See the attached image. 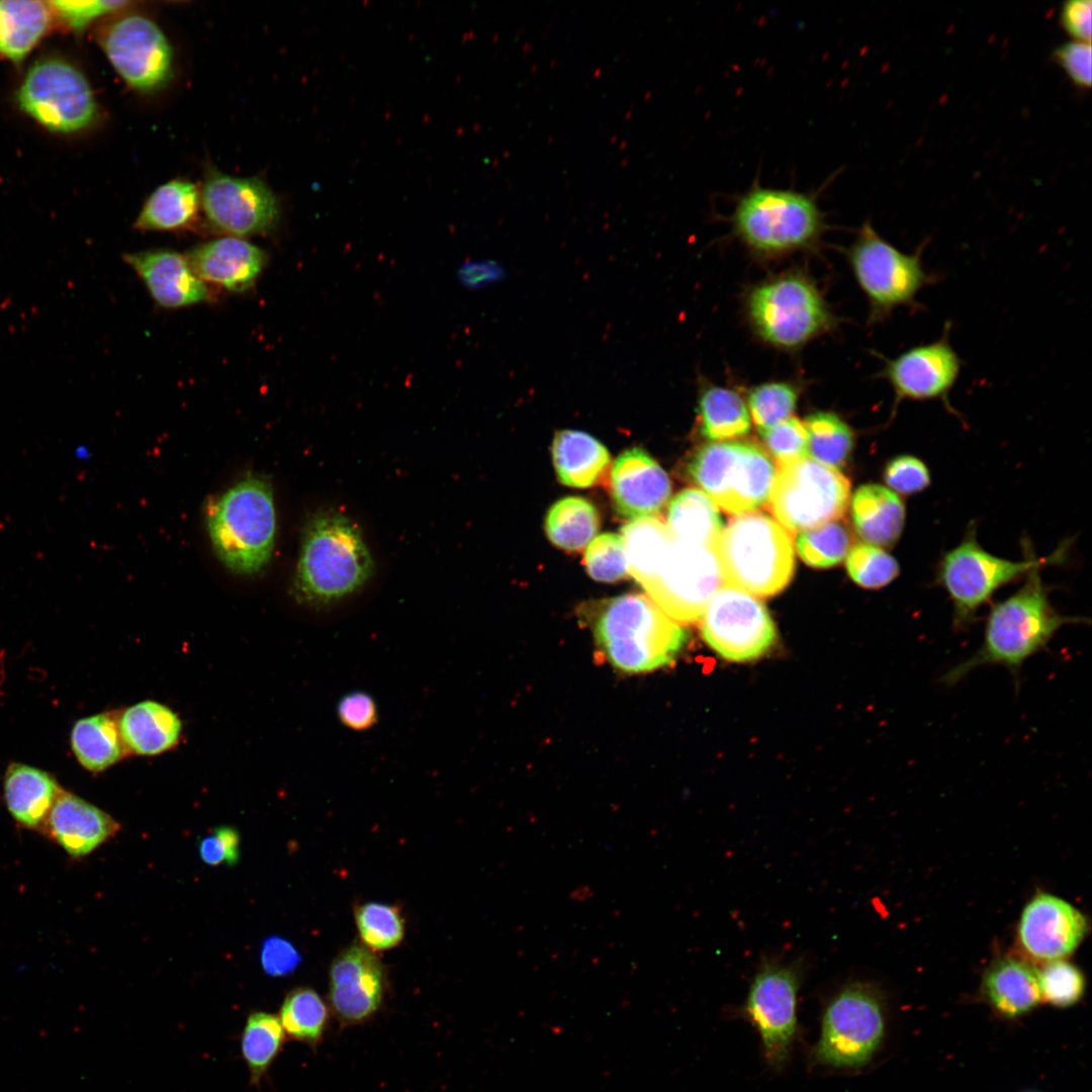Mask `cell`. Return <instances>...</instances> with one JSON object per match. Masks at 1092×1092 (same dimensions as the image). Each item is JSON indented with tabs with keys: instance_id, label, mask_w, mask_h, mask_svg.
I'll list each match as a JSON object with an SVG mask.
<instances>
[{
	"instance_id": "d4e9b609",
	"label": "cell",
	"mask_w": 1092,
	"mask_h": 1092,
	"mask_svg": "<svg viewBox=\"0 0 1092 1092\" xmlns=\"http://www.w3.org/2000/svg\"><path fill=\"white\" fill-rule=\"evenodd\" d=\"M124 260L144 281L152 297L164 307L188 306L208 297L204 282L192 270L186 257L177 252L143 251L126 254Z\"/></svg>"
},
{
	"instance_id": "44dd1931",
	"label": "cell",
	"mask_w": 1092,
	"mask_h": 1092,
	"mask_svg": "<svg viewBox=\"0 0 1092 1092\" xmlns=\"http://www.w3.org/2000/svg\"><path fill=\"white\" fill-rule=\"evenodd\" d=\"M1087 932L1083 913L1067 901L1040 893L1024 907L1018 925L1022 949L1041 962L1063 960L1081 943Z\"/></svg>"
},
{
	"instance_id": "52a82bcc",
	"label": "cell",
	"mask_w": 1092,
	"mask_h": 1092,
	"mask_svg": "<svg viewBox=\"0 0 1092 1092\" xmlns=\"http://www.w3.org/2000/svg\"><path fill=\"white\" fill-rule=\"evenodd\" d=\"M926 243L908 254L883 238L867 220L857 230L846 250L853 277L864 294L868 325L886 322L899 307L916 312L923 310L919 292L939 280V275L923 265Z\"/></svg>"
},
{
	"instance_id": "30bf717a",
	"label": "cell",
	"mask_w": 1092,
	"mask_h": 1092,
	"mask_svg": "<svg viewBox=\"0 0 1092 1092\" xmlns=\"http://www.w3.org/2000/svg\"><path fill=\"white\" fill-rule=\"evenodd\" d=\"M975 534L970 529L963 541L943 555L938 566L937 582L952 604L956 631L968 629L999 588L1060 557L1055 554L1038 559L1029 554L1022 561L1004 559L982 548Z\"/></svg>"
},
{
	"instance_id": "7a4b0ae2",
	"label": "cell",
	"mask_w": 1092,
	"mask_h": 1092,
	"mask_svg": "<svg viewBox=\"0 0 1092 1092\" xmlns=\"http://www.w3.org/2000/svg\"><path fill=\"white\" fill-rule=\"evenodd\" d=\"M373 569L358 526L339 511H321L304 529L292 595L308 608L330 609L359 592Z\"/></svg>"
},
{
	"instance_id": "d590c367",
	"label": "cell",
	"mask_w": 1092,
	"mask_h": 1092,
	"mask_svg": "<svg viewBox=\"0 0 1092 1092\" xmlns=\"http://www.w3.org/2000/svg\"><path fill=\"white\" fill-rule=\"evenodd\" d=\"M628 571L641 585L656 572L674 540L667 525L656 518L634 520L622 529Z\"/></svg>"
},
{
	"instance_id": "f5cc1de1",
	"label": "cell",
	"mask_w": 1092,
	"mask_h": 1092,
	"mask_svg": "<svg viewBox=\"0 0 1092 1092\" xmlns=\"http://www.w3.org/2000/svg\"><path fill=\"white\" fill-rule=\"evenodd\" d=\"M340 722L354 731L371 728L377 721V706L373 698L362 691H354L343 696L337 705Z\"/></svg>"
},
{
	"instance_id": "bcb514c9",
	"label": "cell",
	"mask_w": 1092,
	"mask_h": 1092,
	"mask_svg": "<svg viewBox=\"0 0 1092 1092\" xmlns=\"http://www.w3.org/2000/svg\"><path fill=\"white\" fill-rule=\"evenodd\" d=\"M584 565L598 581L615 582L625 578L629 571L622 537L613 533L595 537L586 548Z\"/></svg>"
},
{
	"instance_id": "ab89813d",
	"label": "cell",
	"mask_w": 1092,
	"mask_h": 1092,
	"mask_svg": "<svg viewBox=\"0 0 1092 1092\" xmlns=\"http://www.w3.org/2000/svg\"><path fill=\"white\" fill-rule=\"evenodd\" d=\"M803 423L809 454L821 464L833 468L843 466L853 446L849 426L836 414L824 411L808 415Z\"/></svg>"
},
{
	"instance_id": "74e56055",
	"label": "cell",
	"mask_w": 1092,
	"mask_h": 1092,
	"mask_svg": "<svg viewBox=\"0 0 1092 1092\" xmlns=\"http://www.w3.org/2000/svg\"><path fill=\"white\" fill-rule=\"evenodd\" d=\"M599 515L586 499L570 496L555 503L549 510L545 530L550 541L557 547L577 551L583 549L596 537Z\"/></svg>"
},
{
	"instance_id": "9a60e30c",
	"label": "cell",
	"mask_w": 1092,
	"mask_h": 1092,
	"mask_svg": "<svg viewBox=\"0 0 1092 1092\" xmlns=\"http://www.w3.org/2000/svg\"><path fill=\"white\" fill-rule=\"evenodd\" d=\"M701 618L705 641L730 661L756 659L765 654L777 639L774 621L762 602L733 586L722 585Z\"/></svg>"
},
{
	"instance_id": "11a10c76",
	"label": "cell",
	"mask_w": 1092,
	"mask_h": 1092,
	"mask_svg": "<svg viewBox=\"0 0 1092 1092\" xmlns=\"http://www.w3.org/2000/svg\"><path fill=\"white\" fill-rule=\"evenodd\" d=\"M1091 12L1090 0H1070L1064 3L1060 13V22L1074 40L1090 43Z\"/></svg>"
},
{
	"instance_id": "8992f818",
	"label": "cell",
	"mask_w": 1092,
	"mask_h": 1092,
	"mask_svg": "<svg viewBox=\"0 0 1092 1092\" xmlns=\"http://www.w3.org/2000/svg\"><path fill=\"white\" fill-rule=\"evenodd\" d=\"M207 528L222 563L239 574L261 571L272 556L276 513L270 483L247 477L212 500Z\"/></svg>"
},
{
	"instance_id": "83f0119b",
	"label": "cell",
	"mask_w": 1092,
	"mask_h": 1092,
	"mask_svg": "<svg viewBox=\"0 0 1092 1092\" xmlns=\"http://www.w3.org/2000/svg\"><path fill=\"white\" fill-rule=\"evenodd\" d=\"M118 728L126 749L141 755H156L178 743L182 724L167 706L144 701L122 713Z\"/></svg>"
},
{
	"instance_id": "e0dca14e",
	"label": "cell",
	"mask_w": 1092,
	"mask_h": 1092,
	"mask_svg": "<svg viewBox=\"0 0 1092 1092\" xmlns=\"http://www.w3.org/2000/svg\"><path fill=\"white\" fill-rule=\"evenodd\" d=\"M200 204L210 226L233 238L268 234L281 219L277 196L257 177H234L208 169Z\"/></svg>"
},
{
	"instance_id": "ac0fdd59",
	"label": "cell",
	"mask_w": 1092,
	"mask_h": 1092,
	"mask_svg": "<svg viewBox=\"0 0 1092 1092\" xmlns=\"http://www.w3.org/2000/svg\"><path fill=\"white\" fill-rule=\"evenodd\" d=\"M800 963L765 962L753 977L744 1011L761 1037L764 1056L772 1067L789 1058L797 1030V994Z\"/></svg>"
},
{
	"instance_id": "d6986e66",
	"label": "cell",
	"mask_w": 1092,
	"mask_h": 1092,
	"mask_svg": "<svg viewBox=\"0 0 1092 1092\" xmlns=\"http://www.w3.org/2000/svg\"><path fill=\"white\" fill-rule=\"evenodd\" d=\"M951 324L933 342L912 346L893 358L873 352L882 369L875 376L886 380L894 393V411L903 400H940L953 412L949 393L960 378L963 360L949 341Z\"/></svg>"
},
{
	"instance_id": "681fc988",
	"label": "cell",
	"mask_w": 1092,
	"mask_h": 1092,
	"mask_svg": "<svg viewBox=\"0 0 1092 1092\" xmlns=\"http://www.w3.org/2000/svg\"><path fill=\"white\" fill-rule=\"evenodd\" d=\"M54 13L72 29L80 31L97 17L110 13L124 5L127 1H68L55 0L48 2Z\"/></svg>"
},
{
	"instance_id": "8d00e7d4",
	"label": "cell",
	"mask_w": 1092,
	"mask_h": 1092,
	"mask_svg": "<svg viewBox=\"0 0 1092 1092\" xmlns=\"http://www.w3.org/2000/svg\"><path fill=\"white\" fill-rule=\"evenodd\" d=\"M286 1034L277 1015L252 1011L246 1018L240 1046L249 1071L250 1085L259 1087L273 1062L282 1052Z\"/></svg>"
},
{
	"instance_id": "484cf974",
	"label": "cell",
	"mask_w": 1092,
	"mask_h": 1092,
	"mask_svg": "<svg viewBox=\"0 0 1092 1092\" xmlns=\"http://www.w3.org/2000/svg\"><path fill=\"white\" fill-rule=\"evenodd\" d=\"M63 791L51 774L24 763H10L4 775L6 808L16 824L28 830L41 832Z\"/></svg>"
},
{
	"instance_id": "f907efd6",
	"label": "cell",
	"mask_w": 1092,
	"mask_h": 1092,
	"mask_svg": "<svg viewBox=\"0 0 1092 1092\" xmlns=\"http://www.w3.org/2000/svg\"><path fill=\"white\" fill-rule=\"evenodd\" d=\"M1055 62L1079 88L1091 86V46L1089 42L1072 40L1058 47L1053 54Z\"/></svg>"
},
{
	"instance_id": "603a6c76",
	"label": "cell",
	"mask_w": 1092,
	"mask_h": 1092,
	"mask_svg": "<svg viewBox=\"0 0 1092 1092\" xmlns=\"http://www.w3.org/2000/svg\"><path fill=\"white\" fill-rule=\"evenodd\" d=\"M120 824L84 799L63 791L54 804L41 833L73 858L84 857L116 836Z\"/></svg>"
},
{
	"instance_id": "d6a6232c",
	"label": "cell",
	"mask_w": 1092,
	"mask_h": 1092,
	"mask_svg": "<svg viewBox=\"0 0 1092 1092\" xmlns=\"http://www.w3.org/2000/svg\"><path fill=\"white\" fill-rule=\"evenodd\" d=\"M52 15L48 2L0 1V54L21 62L48 30Z\"/></svg>"
},
{
	"instance_id": "9f6ffc18",
	"label": "cell",
	"mask_w": 1092,
	"mask_h": 1092,
	"mask_svg": "<svg viewBox=\"0 0 1092 1092\" xmlns=\"http://www.w3.org/2000/svg\"><path fill=\"white\" fill-rule=\"evenodd\" d=\"M502 275L500 267L491 261H467L457 271L460 283L470 289L481 288L498 280Z\"/></svg>"
},
{
	"instance_id": "7c38bea8",
	"label": "cell",
	"mask_w": 1092,
	"mask_h": 1092,
	"mask_svg": "<svg viewBox=\"0 0 1092 1092\" xmlns=\"http://www.w3.org/2000/svg\"><path fill=\"white\" fill-rule=\"evenodd\" d=\"M850 482L837 469L804 458L778 466L767 508L792 535L842 518Z\"/></svg>"
},
{
	"instance_id": "60d3db41",
	"label": "cell",
	"mask_w": 1092,
	"mask_h": 1092,
	"mask_svg": "<svg viewBox=\"0 0 1092 1092\" xmlns=\"http://www.w3.org/2000/svg\"><path fill=\"white\" fill-rule=\"evenodd\" d=\"M355 922L361 943L372 951H383L400 944L404 919L397 906L367 902L355 907Z\"/></svg>"
},
{
	"instance_id": "cb8c5ba5",
	"label": "cell",
	"mask_w": 1092,
	"mask_h": 1092,
	"mask_svg": "<svg viewBox=\"0 0 1092 1092\" xmlns=\"http://www.w3.org/2000/svg\"><path fill=\"white\" fill-rule=\"evenodd\" d=\"M185 257L203 282L217 284L233 292L250 288L267 263V255L262 249L233 237L198 245Z\"/></svg>"
},
{
	"instance_id": "db71d44e",
	"label": "cell",
	"mask_w": 1092,
	"mask_h": 1092,
	"mask_svg": "<svg viewBox=\"0 0 1092 1092\" xmlns=\"http://www.w3.org/2000/svg\"><path fill=\"white\" fill-rule=\"evenodd\" d=\"M261 962L265 972L271 976H284L292 972L299 963V954L287 940L271 937L265 940Z\"/></svg>"
},
{
	"instance_id": "6da1fadb",
	"label": "cell",
	"mask_w": 1092,
	"mask_h": 1092,
	"mask_svg": "<svg viewBox=\"0 0 1092 1092\" xmlns=\"http://www.w3.org/2000/svg\"><path fill=\"white\" fill-rule=\"evenodd\" d=\"M1039 568L1025 575L1017 592L993 604L980 648L945 672L942 684L953 686L977 667L1000 665L1008 669L1018 686L1025 661L1045 650L1062 627L1086 622L1083 617L1062 615L1053 607Z\"/></svg>"
},
{
	"instance_id": "277c9868",
	"label": "cell",
	"mask_w": 1092,
	"mask_h": 1092,
	"mask_svg": "<svg viewBox=\"0 0 1092 1092\" xmlns=\"http://www.w3.org/2000/svg\"><path fill=\"white\" fill-rule=\"evenodd\" d=\"M743 309L746 323L760 342L788 353L800 351L838 325L816 281L799 267L750 286Z\"/></svg>"
},
{
	"instance_id": "7402d4cb",
	"label": "cell",
	"mask_w": 1092,
	"mask_h": 1092,
	"mask_svg": "<svg viewBox=\"0 0 1092 1092\" xmlns=\"http://www.w3.org/2000/svg\"><path fill=\"white\" fill-rule=\"evenodd\" d=\"M611 490L616 511L634 521L657 516L669 500L671 483L648 453L633 448L616 459Z\"/></svg>"
},
{
	"instance_id": "ee69618b",
	"label": "cell",
	"mask_w": 1092,
	"mask_h": 1092,
	"mask_svg": "<svg viewBox=\"0 0 1092 1092\" xmlns=\"http://www.w3.org/2000/svg\"><path fill=\"white\" fill-rule=\"evenodd\" d=\"M846 568L852 580L868 589L882 588L900 573V566L892 555L868 543L851 548L846 558Z\"/></svg>"
},
{
	"instance_id": "836d02e7",
	"label": "cell",
	"mask_w": 1092,
	"mask_h": 1092,
	"mask_svg": "<svg viewBox=\"0 0 1092 1092\" xmlns=\"http://www.w3.org/2000/svg\"><path fill=\"white\" fill-rule=\"evenodd\" d=\"M70 742L78 762L93 772L113 765L126 750L118 722L106 713L79 719L71 730Z\"/></svg>"
},
{
	"instance_id": "7bdbcfd3",
	"label": "cell",
	"mask_w": 1092,
	"mask_h": 1092,
	"mask_svg": "<svg viewBox=\"0 0 1092 1092\" xmlns=\"http://www.w3.org/2000/svg\"><path fill=\"white\" fill-rule=\"evenodd\" d=\"M851 543L847 529L838 522H829L799 533L798 554L813 567H830L847 555Z\"/></svg>"
},
{
	"instance_id": "f546056e",
	"label": "cell",
	"mask_w": 1092,
	"mask_h": 1092,
	"mask_svg": "<svg viewBox=\"0 0 1092 1092\" xmlns=\"http://www.w3.org/2000/svg\"><path fill=\"white\" fill-rule=\"evenodd\" d=\"M552 455L559 481L577 488L597 483L611 461L608 450L600 441L573 430L556 433Z\"/></svg>"
},
{
	"instance_id": "f1b7e54d",
	"label": "cell",
	"mask_w": 1092,
	"mask_h": 1092,
	"mask_svg": "<svg viewBox=\"0 0 1092 1092\" xmlns=\"http://www.w3.org/2000/svg\"><path fill=\"white\" fill-rule=\"evenodd\" d=\"M983 990L994 1009L1006 1017L1020 1016L1042 1000L1037 970L1016 958L994 963L984 976Z\"/></svg>"
},
{
	"instance_id": "9c48e42d",
	"label": "cell",
	"mask_w": 1092,
	"mask_h": 1092,
	"mask_svg": "<svg viewBox=\"0 0 1092 1092\" xmlns=\"http://www.w3.org/2000/svg\"><path fill=\"white\" fill-rule=\"evenodd\" d=\"M692 479L724 512L750 513L767 503L777 474L767 452L750 441L708 444L689 464Z\"/></svg>"
},
{
	"instance_id": "4dcf8cb0",
	"label": "cell",
	"mask_w": 1092,
	"mask_h": 1092,
	"mask_svg": "<svg viewBox=\"0 0 1092 1092\" xmlns=\"http://www.w3.org/2000/svg\"><path fill=\"white\" fill-rule=\"evenodd\" d=\"M700 380L698 424L701 434L713 441L746 435L750 430V416L741 394L705 378Z\"/></svg>"
},
{
	"instance_id": "5b68a950",
	"label": "cell",
	"mask_w": 1092,
	"mask_h": 1092,
	"mask_svg": "<svg viewBox=\"0 0 1092 1092\" xmlns=\"http://www.w3.org/2000/svg\"><path fill=\"white\" fill-rule=\"evenodd\" d=\"M592 626L602 653L626 672L650 671L670 663L688 640L687 630L642 594L605 601Z\"/></svg>"
},
{
	"instance_id": "ba28073f",
	"label": "cell",
	"mask_w": 1092,
	"mask_h": 1092,
	"mask_svg": "<svg viewBox=\"0 0 1092 1092\" xmlns=\"http://www.w3.org/2000/svg\"><path fill=\"white\" fill-rule=\"evenodd\" d=\"M713 548L725 585L770 597L792 578V535L765 514L750 512L731 519Z\"/></svg>"
},
{
	"instance_id": "ffe728a7",
	"label": "cell",
	"mask_w": 1092,
	"mask_h": 1092,
	"mask_svg": "<svg viewBox=\"0 0 1092 1092\" xmlns=\"http://www.w3.org/2000/svg\"><path fill=\"white\" fill-rule=\"evenodd\" d=\"M385 988V972L379 958L361 942H354L332 962L329 1008L342 1027L361 1024L379 1010Z\"/></svg>"
},
{
	"instance_id": "4fadbf2b",
	"label": "cell",
	"mask_w": 1092,
	"mask_h": 1092,
	"mask_svg": "<svg viewBox=\"0 0 1092 1092\" xmlns=\"http://www.w3.org/2000/svg\"><path fill=\"white\" fill-rule=\"evenodd\" d=\"M19 108L51 131L71 133L91 126L98 106L85 75L62 59H44L26 72L17 95Z\"/></svg>"
},
{
	"instance_id": "5bb4252c",
	"label": "cell",
	"mask_w": 1092,
	"mask_h": 1092,
	"mask_svg": "<svg viewBox=\"0 0 1092 1092\" xmlns=\"http://www.w3.org/2000/svg\"><path fill=\"white\" fill-rule=\"evenodd\" d=\"M722 585L714 548L674 538L655 574L641 586L670 619L691 623L702 617Z\"/></svg>"
},
{
	"instance_id": "7dc6e473",
	"label": "cell",
	"mask_w": 1092,
	"mask_h": 1092,
	"mask_svg": "<svg viewBox=\"0 0 1092 1092\" xmlns=\"http://www.w3.org/2000/svg\"><path fill=\"white\" fill-rule=\"evenodd\" d=\"M758 433L778 466L807 458L809 455L805 425L796 417L792 416Z\"/></svg>"
},
{
	"instance_id": "8fae6325",
	"label": "cell",
	"mask_w": 1092,
	"mask_h": 1092,
	"mask_svg": "<svg viewBox=\"0 0 1092 1092\" xmlns=\"http://www.w3.org/2000/svg\"><path fill=\"white\" fill-rule=\"evenodd\" d=\"M884 1031V1008L878 989L863 982L849 983L826 1006L814 1059L833 1068L861 1067L880 1046Z\"/></svg>"
},
{
	"instance_id": "f6af8a7d",
	"label": "cell",
	"mask_w": 1092,
	"mask_h": 1092,
	"mask_svg": "<svg viewBox=\"0 0 1092 1092\" xmlns=\"http://www.w3.org/2000/svg\"><path fill=\"white\" fill-rule=\"evenodd\" d=\"M1037 975L1041 998L1055 1006H1071L1084 994L1085 978L1082 972L1069 962H1048L1037 971Z\"/></svg>"
},
{
	"instance_id": "4316f807",
	"label": "cell",
	"mask_w": 1092,
	"mask_h": 1092,
	"mask_svg": "<svg viewBox=\"0 0 1092 1092\" xmlns=\"http://www.w3.org/2000/svg\"><path fill=\"white\" fill-rule=\"evenodd\" d=\"M851 516L857 534L868 544L892 547L905 525V506L890 488L879 484L861 485L851 502Z\"/></svg>"
},
{
	"instance_id": "e575fe53",
	"label": "cell",
	"mask_w": 1092,
	"mask_h": 1092,
	"mask_svg": "<svg viewBox=\"0 0 1092 1092\" xmlns=\"http://www.w3.org/2000/svg\"><path fill=\"white\" fill-rule=\"evenodd\" d=\"M667 527L676 539L709 548L714 547L723 529L716 504L696 488L684 489L672 498Z\"/></svg>"
},
{
	"instance_id": "3957f363",
	"label": "cell",
	"mask_w": 1092,
	"mask_h": 1092,
	"mask_svg": "<svg viewBox=\"0 0 1092 1092\" xmlns=\"http://www.w3.org/2000/svg\"><path fill=\"white\" fill-rule=\"evenodd\" d=\"M818 194L754 182L736 199L729 216L733 236L751 256L769 262L812 251L826 231Z\"/></svg>"
},
{
	"instance_id": "1f68e13d",
	"label": "cell",
	"mask_w": 1092,
	"mask_h": 1092,
	"mask_svg": "<svg viewBox=\"0 0 1092 1092\" xmlns=\"http://www.w3.org/2000/svg\"><path fill=\"white\" fill-rule=\"evenodd\" d=\"M200 193L186 179H173L157 187L147 198L134 226L142 231H175L197 217Z\"/></svg>"
},
{
	"instance_id": "c3c4849f",
	"label": "cell",
	"mask_w": 1092,
	"mask_h": 1092,
	"mask_svg": "<svg viewBox=\"0 0 1092 1092\" xmlns=\"http://www.w3.org/2000/svg\"><path fill=\"white\" fill-rule=\"evenodd\" d=\"M883 476L892 491L905 495L918 493L930 484L927 466L912 455H899L891 459L885 466Z\"/></svg>"
},
{
	"instance_id": "2e32d148",
	"label": "cell",
	"mask_w": 1092,
	"mask_h": 1092,
	"mask_svg": "<svg viewBox=\"0 0 1092 1092\" xmlns=\"http://www.w3.org/2000/svg\"><path fill=\"white\" fill-rule=\"evenodd\" d=\"M99 41L114 70L130 88L150 93L162 89L172 78L171 44L151 18L138 13L119 16L103 28Z\"/></svg>"
},
{
	"instance_id": "b9f144b4",
	"label": "cell",
	"mask_w": 1092,
	"mask_h": 1092,
	"mask_svg": "<svg viewBox=\"0 0 1092 1092\" xmlns=\"http://www.w3.org/2000/svg\"><path fill=\"white\" fill-rule=\"evenodd\" d=\"M800 391V384L792 380H769L753 386L747 395V407L758 431L792 417Z\"/></svg>"
},
{
	"instance_id": "f35d334b",
	"label": "cell",
	"mask_w": 1092,
	"mask_h": 1092,
	"mask_svg": "<svg viewBox=\"0 0 1092 1092\" xmlns=\"http://www.w3.org/2000/svg\"><path fill=\"white\" fill-rule=\"evenodd\" d=\"M286 1037L315 1049L329 1022V1006L313 989L297 987L288 992L277 1015Z\"/></svg>"
},
{
	"instance_id": "816d5d0a",
	"label": "cell",
	"mask_w": 1092,
	"mask_h": 1092,
	"mask_svg": "<svg viewBox=\"0 0 1092 1092\" xmlns=\"http://www.w3.org/2000/svg\"><path fill=\"white\" fill-rule=\"evenodd\" d=\"M201 859L208 866L235 864L240 855V835L230 826H220L203 837L198 845Z\"/></svg>"
}]
</instances>
